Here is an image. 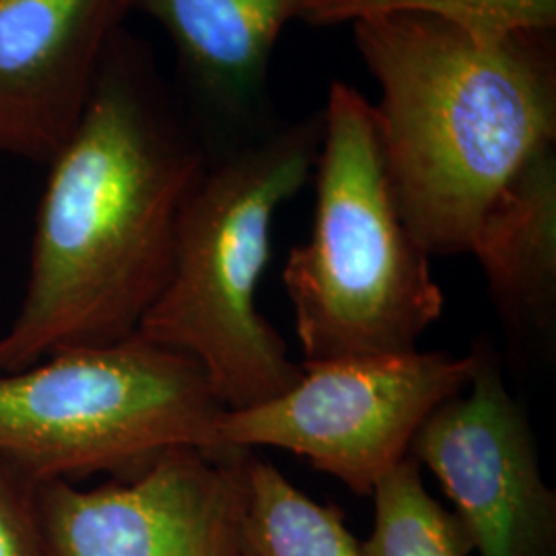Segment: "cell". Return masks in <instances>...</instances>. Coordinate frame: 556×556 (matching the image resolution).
<instances>
[{"mask_svg": "<svg viewBox=\"0 0 556 556\" xmlns=\"http://www.w3.org/2000/svg\"><path fill=\"white\" fill-rule=\"evenodd\" d=\"M48 165L25 295L0 334V374L135 337L172 277L181 215L206 169L110 56Z\"/></svg>", "mask_w": 556, "mask_h": 556, "instance_id": "6da1fadb", "label": "cell"}, {"mask_svg": "<svg viewBox=\"0 0 556 556\" xmlns=\"http://www.w3.org/2000/svg\"><path fill=\"white\" fill-rule=\"evenodd\" d=\"M378 83L379 144L400 219L429 256L470 252L505 184L555 147L548 34L478 41L425 15L353 23Z\"/></svg>", "mask_w": 556, "mask_h": 556, "instance_id": "7a4b0ae2", "label": "cell"}, {"mask_svg": "<svg viewBox=\"0 0 556 556\" xmlns=\"http://www.w3.org/2000/svg\"><path fill=\"white\" fill-rule=\"evenodd\" d=\"M321 114L204 169L179 223L172 277L139 337L199 361L227 410L287 392L303 374L258 309L278 208L312 176Z\"/></svg>", "mask_w": 556, "mask_h": 556, "instance_id": "3957f363", "label": "cell"}, {"mask_svg": "<svg viewBox=\"0 0 556 556\" xmlns=\"http://www.w3.org/2000/svg\"><path fill=\"white\" fill-rule=\"evenodd\" d=\"M316 169L312 238L282 270L303 363L418 351L445 298L400 219L374 103L340 80L321 112Z\"/></svg>", "mask_w": 556, "mask_h": 556, "instance_id": "277c9868", "label": "cell"}, {"mask_svg": "<svg viewBox=\"0 0 556 556\" xmlns=\"http://www.w3.org/2000/svg\"><path fill=\"white\" fill-rule=\"evenodd\" d=\"M199 361L135 337L0 374V457L34 482L137 477L174 447L225 450Z\"/></svg>", "mask_w": 556, "mask_h": 556, "instance_id": "5b68a950", "label": "cell"}, {"mask_svg": "<svg viewBox=\"0 0 556 556\" xmlns=\"http://www.w3.org/2000/svg\"><path fill=\"white\" fill-rule=\"evenodd\" d=\"M477 363V351L301 363L303 374L287 392L223 415L220 445L291 452L358 497H371L408 457L425 420L470 386Z\"/></svg>", "mask_w": 556, "mask_h": 556, "instance_id": "8992f818", "label": "cell"}, {"mask_svg": "<svg viewBox=\"0 0 556 556\" xmlns=\"http://www.w3.org/2000/svg\"><path fill=\"white\" fill-rule=\"evenodd\" d=\"M250 450L174 447L140 475L96 489L38 482L52 556H243Z\"/></svg>", "mask_w": 556, "mask_h": 556, "instance_id": "52a82bcc", "label": "cell"}, {"mask_svg": "<svg viewBox=\"0 0 556 556\" xmlns=\"http://www.w3.org/2000/svg\"><path fill=\"white\" fill-rule=\"evenodd\" d=\"M475 351L470 386L425 420L408 456L435 475L478 556H556V493L542 477L530 418L497 353Z\"/></svg>", "mask_w": 556, "mask_h": 556, "instance_id": "ba28073f", "label": "cell"}, {"mask_svg": "<svg viewBox=\"0 0 556 556\" xmlns=\"http://www.w3.org/2000/svg\"><path fill=\"white\" fill-rule=\"evenodd\" d=\"M128 0H0V153L52 160L98 87Z\"/></svg>", "mask_w": 556, "mask_h": 556, "instance_id": "9c48e42d", "label": "cell"}, {"mask_svg": "<svg viewBox=\"0 0 556 556\" xmlns=\"http://www.w3.org/2000/svg\"><path fill=\"white\" fill-rule=\"evenodd\" d=\"M470 254L505 326L553 346L556 332V155L542 149L493 200Z\"/></svg>", "mask_w": 556, "mask_h": 556, "instance_id": "30bf717a", "label": "cell"}, {"mask_svg": "<svg viewBox=\"0 0 556 556\" xmlns=\"http://www.w3.org/2000/svg\"><path fill=\"white\" fill-rule=\"evenodd\" d=\"M328 0H128L157 21L206 98L238 112L258 98L273 50L291 21Z\"/></svg>", "mask_w": 556, "mask_h": 556, "instance_id": "8fae6325", "label": "cell"}, {"mask_svg": "<svg viewBox=\"0 0 556 556\" xmlns=\"http://www.w3.org/2000/svg\"><path fill=\"white\" fill-rule=\"evenodd\" d=\"M243 556H363L361 542L334 505H321L277 466L248 452Z\"/></svg>", "mask_w": 556, "mask_h": 556, "instance_id": "7c38bea8", "label": "cell"}, {"mask_svg": "<svg viewBox=\"0 0 556 556\" xmlns=\"http://www.w3.org/2000/svg\"><path fill=\"white\" fill-rule=\"evenodd\" d=\"M374 532L361 542L363 556H470L475 544L454 511L431 497L420 466L404 457L371 493Z\"/></svg>", "mask_w": 556, "mask_h": 556, "instance_id": "4fadbf2b", "label": "cell"}, {"mask_svg": "<svg viewBox=\"0 0 556 556\" xmlns=\"http://www.w3.org/2000/svg\"><path fill=\"white\" fill-rule=\"evenodd\" d=\"M425 15L478 41L551 34L556 0H328L309 23L337 25L383 15Z\"/></svg>", "mask_w": 556, "mask_h": 556, "instance_id": "5bb4252c", "label": "cell"}, {"mask_svg": "<svg viewBox=\"0 0 556 556\" xmlns=\"http://www.w3.org/2000/svg\"><path fill=\"white\" fill-rule=\"evenodd\" d=\"M31 478L0 457V556H52Z\"/></svg>", "mask_w": 556, "mask_h": 556, "instance_id": "9a60e30c", "label": "cell"}]
</instances>
